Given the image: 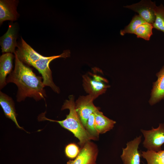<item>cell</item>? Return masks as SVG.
<instances>
[{
    "mask_svg": "<svg viewBox=\"0 0 164 164\" xmlns=\"http://www.w3.org/2000/svg\"><path fill=\"white\" fill-rule=\"evenodd\" d=\"M146 22L138 15H135L129 24L124 29L121 30V34L124 36L126 34H134L138 27Z\"/></svg>",
    "mask_w": 164,
    "mask_h": 164,
    "instance_id": "cell-19",
    "label": "cell"
},
{
    "mask_svg": "<svg viewBox=\"0 0 164 164\" xmlns=\"http://www.w3.org/2000/svg\"><path fill=\"white\" fill-rule=\"evenodd\" d=\"M19 1L16 0H0V24L9 20L15 21L18 18L19 14L17 11Z\"/></svg>",
    "mask_w": 164,
    "mask_h": 164,
    "instance_id": "cell-11",
    "label": "cell"
},
{
    "mask_svg": "<svg viewBox=\"0 0 164 164\" xmlns=\"http://www.w3.org/2000/svg\"><path fill=\"white\" fill-rule=\"evenodd\" d=\"M14 54V68L7 78L6 82L7 84L14 83L17 87V101H23L28 97L37 101L45 99L46 95L42 77L37 76L29 66L20 61Z\"/></svg>",
    "mask_w": 164,
    "mask_h": 164,
    "instance_id": "cell-1",
    "label": "cell"
},
{
    "mask_svg": "<svg viewBox=\"0 0 164 164\" xmlns=\"http://www.w3.org/2000/svg\"><path fill=\"white\" fill-rule=\"evenodd\" d=\"M155 19L152 24L153 28L164 33V6L161 4L155 9Z\"/></svg>",
    "mask_w": 164,
    "mask_h": 164,
    "instance_id": "cell-18",
    "label": "cell"
},
{
    "mask_svg": "<svg viewBox=\"0 0 164 164\" xmlns=\"http://www.w3.org/2000/svg\"><path fill=\"white\" fill-rule=\"evenodd\" d=\"M153 28L152 24L145 22L138 26L134 34L136 35L138 38L149 41L153 34Z\"/></svg>",
    "mask_w": 164,
    "mask_h": 164,
    "instance_id": "cell-17",
    "label": "cell"
},
{
    "mask_svg": "<svg viewBox=\"0 0 164 164\" xmlns=\"http://www.w3.org/2000/svg\"><path fill=\"white\" fill-rule=\"evenodd\" d=\"M98 149L96 145L89 141L80 149L79 154L73 159H70L67 164H97Z\"/></svg>",
    "mask_w": 164,
    "mask_h": 164,
    "instance_id": "cell-6",
    "label": "cell"
},
{
    "mask_svg": "<svg viewBox=\"0 0 164 164\" xmlns=\"http://www.w3.org/2000/svg\"><path fill=\"white\" fill-rule=\"evenodd\" d=\"M0 104L5 116L12 120L18 128L23 129L17 122L13 100L11 97L1 91L0 92Z\"/></svg>",
    "mask_w": 164,
    "mask_h": 164,
    "instance_id": "cell-14",
    "label": "cell"
},
{
    "mask_svg": "<svg viewBox=\"0 0 164 164\" xmlns=\"http://www.w3.org/2000/svg\"><path fill=\"white\" fill-rule=\"evenodd\" d=\"M68 109L69 114L66 118L61 121H56L46 118L43 114L39 116L41 121L48 120L58 123L63 128L71 132L79 140L78 144L81 147L91 140H94V138L87 132L81 122L76 112L74 96L71 95L69 99L65 101L62 105L61 110Z\"/></svg>",
    "mask_w": 164,
    "mask_h": 164,
    "instance_id": "cell-3",
    "label": "cell"
},
{
    "mask_svg": "<svg viewBox=\"0 0 164 164\" xmlns=\"http://www.w3.org/2000/svg\"><path fill=\"white\" fill-rule=\"evenodd\" d=\"M96 128L99 134H104L113 129L116 122L104 116L103 113L96 110L94 113Z\"/></svg>",
    "mask_w": 164,
    "mask_h": 164,
    "instance_id": "cell-15",
    "label": "cell"
},
{
    "mask_svg": "<svg viewBox=\"0 0 164 164\" xmlns=\"http://www.w3.org/2000/svg\"><path fill=\"white\" fill-rule=\"evenodd\" d=\"M19 60L28 66L35 68L41 74L43 84L49 86L55 92L59 93L60 89L54 83L49 64L53 60L60 57L65 58L70 54L67 50L59 55L44 56L35 51L21 37L15 53Z\"/></svg>",
    "mask_w": 164,
    "mask_h": 164,
    "instance_id": "cell-2",
    "label": "cell"
},
{
    "mask_svg": "<svg viewBox=\"0 0 164 164\" xmlns=\"http://www.w3.org/2000/svg\"><path fill=\"white\" fill-rule=\"evenodd\" d=\"M156 75L157 79L153 83L149 100L151 105L164 99V65Z\"/></svg>",
    "mask_w": 164,
    "mask_h": 164,
    "instance_id": "cell-13",
    "label": "cell"
},
{
    "mask_svg": "<svg viewBox=\"0 0 164 164\" xmlns=\"http://www.w3.org/2000/svg\"><path fill=\"white\" fill-rule=\"evenodd\" d=\"M141 156L146 160L147 164H164V150L158 152L142 151Z\"/></svg>",
    "mask_w": 164,
    "mask_h": 164,
    "instance_id": "cell-16",
    "label": "cell"
},
{
    "mask_svg": "<svg viewBox=\"0 0 164 164\" xmlns=\"http://www.w3.org/2000/svg\"><path fill=\"white\" fill-rule=\"evenodd\" d=\"M18 33V26L16 23L11 21L6 32L0 39V45L3 53H15L18 44L16 40Z\"/></svg>",
    "mask_w": 164,
    "mask_h": 164,
    "instance_id": "cell-9",
    "label": "cell"
},
{
    "mask_svg": "<svg viewBox=\"0 0 164 164\" xmlns=\"http://www.w3.org/2000/svg\"><path fill=\"white\" fill-rule=\"evenodd\" d=\"M80 151L79 147L74 143H71L67 145L65 149L66 156L71 159L75 158L78 155Z\"/></svg>",
    "mask_w": 164,
    "mask_h": 164,
    "instance_id": "cell-21",
    "label": "cell"
},
{
    "mask_svg": "<svg viewBox=\"0 0 164 164\" xmlns=\"http://www.w3.org/2000/svg\"><path fill=\"white\" fill-rule=\"evenodd\" d=\"M94 100L93 98L88 94L86 96H80L75 102L76 112L85 128L90 116L99 109L94 105Z\"/></svg>",
    "mask_w": 164,
    "mask_h": 164,
    "instance_id": "cell-7",
    "label": "cell"
},
{
    "mask_svg": "<svg viewBox=\"0 0 164 164\" xmlns=\"http://www.w3.org/2000/svg\"><path fill=\"white\" fill-rule=\"evenodd\" d=\"M141 139V135L137 137L128 142L125 148H122L121 157L123 164H140L141 153L138 149Z\"/></svg>",
    "mask_w": 164,
    "mask_h": 164,
    "instance_id": "cell-10",
    "label": "cell"
},
{
    "mask_svg": "<svg viewBox=\"0 0 164 164\" xmlns=\"http://www.w3.org/2000/svg\"><path fill=\"white\" fill-rule=\"evenodd\" d=\"M145 139L143 144L147 150L158 152L161 150L164 143V123L159 124V127L150 130L141 129Z\"/></svg>",
    "mask_w": 164,
    "mask_h": 164,
    "instance_id": "cell-5",
    "label": "cell"
},
{
    "mask_svg": "<svg viewBox=\"0 0 164 164\" xmlns=\"http://www.w3.org/2000/svg\"><path fill=\"white\" fill-rule=\"evenodd\" d=\"M156 6L155 2L142 0L137 3L124 7L138 13L146 22L152 24L155 19V9Z\"/></svg>",
    "mask_w": 164,
    "mask_h": 164,
    "instance_id": "cell-8",
    "label": "cell"
},
{
    "mask_svg": "<svg viewBox=\"0 0 164 164\" xmlns=\"http://www.w3.org/2000/svg\"><path fill=\"white\" fill-rule=\"evenodd\" d=\"M83 86L85 91L94 100L104 93L109 87L108 80L96 72H89L83 76Z\"/></svg>",
    "mask_w": 164,
    "mask_h": 164,
    "instance_id": "cell-4",
    "label": "cell"
},
{
    "mask_svg": "<svg viewBox=\"0 0 164 164\" xmlns=\"http://www.w3.org/2000/svg\"><path fill=\"white\" fill-rule=\"evenodd\" d=\"M85 128L89 134L94 138V140H98L100 134L96 128L95 117L94 113L91 114L88 118Z\"/></svg>",
    "mask_w": 164,
    "mask_h": 164,
    "instance_id": "cell-20",
    "label": "cell"
},
{
    "mask_svg": "<svg viewBox=\"0 0 164 164\" xmlns=\"http://www.w3.org/2000/svg\"><path fill=\"white\" fill-rule=\"evenodd\" d=\"M15 55L12 53H5L0 57V89H2L7 84L6 77L12 71L13 61Z\"/></svg>",
    "mask_w": 164,
    "mask_h": 164,
    "instance_id": "cell-12",
    "label": "cell"
}]
</instances>
